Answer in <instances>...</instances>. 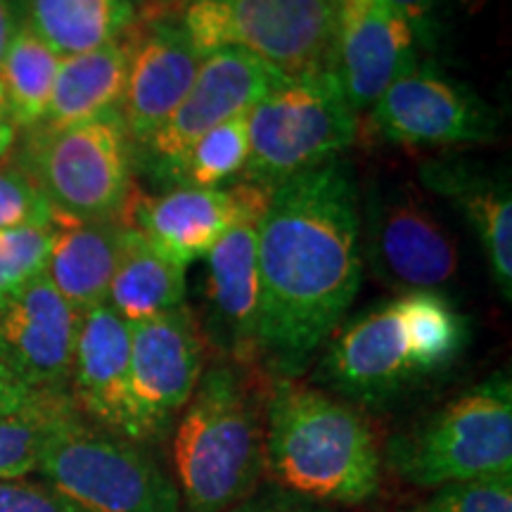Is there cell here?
<instances>
[{"label":"cell","mask_w":512,"mask_h":512,"mask_svg":"<svg viewBox=\"0 0 512 512\" xmlns=\"http://www.w3.org/2000/svg\"><path fill=\"white\" fill-rule=\"evenodd\" d=\"M361 252L375 275L403 292L437 290L458 273V242L413 185L368 192Z\"/></svg>","instance_id":"10"},{"label":"cell","mask_w":512,"mask_h":512,"mask_svg":"<svg viewBox=\"0 0 512 512\" xmlns=\"http://www.w3.org/2000/svg\"><path fill=\"white\" fill-rule=\"evenodd\" d=\"M22 24L72 57L119 41L138 24L136 0H22Z\"/></svg>","instance_id":"23"},{"label":"cell","mask_w":512,"mask_h":512,"mask_svg":"<svg viewBox=\"0 0 512 512\" xmlns=\"http://www.w3.org/2000/svg\"><path fill=\"white\" fill-rule=\"evenodd\" d=\"M202 53L183 27L169 19H138L119 114L133 150L164 124L195 83Z\"/></svg>","instance_id":"18"},{"label":"cell","mask_w":512,"mask_h":512,"mask_svg":"<svg viewBox=\"0 0 512 512\" xmlns=\"http://www.w3.org/2000/svg\"><path fill=\"white\" fill-rule=\"evenodd\" d=\"M256 226L230 228L204 254V320L202 337L219 349L228 363L254 368L259 363L261 280L256 261Z\"/></svg>","instance_id":"17"},{"label":"cell","mask_w":512,"mask_h":512,"mask_svg":"<svg viewBox=\"0 0 512 512\" xmlns=\"http://www.w3.org/2000/svg\"><path fill=\"white\" fill-rule=\"evenodd\" d=\"M79 320L48 275L38 273L0 299V368L31 392L62 399L72 382Z\"/></svg>","instance_id":"14"},{"label":"cell","mask_w":512,"mask_h":512,"mask_svg":"<svg viewBox=\"0 0 512 512\" xmlns=\"http://www.w3.org/2000/svg\"><path fill=\"white\" fill-rule=\"evenodd\" d=\"M266 396L252 368L202 373L174 439V465L190 512H221L264 470Z\"/></svg>","instance_id":"4"},{"label":"cell","mask_w":512,"mask_h":512,"mask_svg":"<svg viewBox=\"0 0 512 512\" xmlns=\"http://www.w3.org/2000/svg\"><path fill=\"white\" fill-rule=\"evenodd\" d=\"M53 238L55 226L0 230V299L46 271Z\"/></svg>","instance_id":"28"},{"label":"cell","mask_w":512,"mask_h":512,"mask_svg":"<svg viewBox=\"0 0 512 512\" xmlns=\"http://www.w3.org/2000/svg\"><path fill=\"white\" fill-rule=\"evenodd\" d=\"M128 53H131V31L102 48L62 57L46 117L38 126H72L119 110L126 86Z\"/></svg>","instance_id":"22"},{"label":"cell","mask_w":512,"mask_h":512,"mask_svg":"<svg viewBox=\"0 0 512 512\" xmlns=\"http://www.w3.org/2000/svg\"><path fill=\"white\" fill-rule=\"evenodd\" d=\"M62 57L19 22L12 43L0 62V91L17 128H36L46 117Z\"/></svg>","instance_id":"26"},{"label":"cell","mask_w":512,"mask_h":512,"mask_svg":"<svg viewBox=\"0 0 512 512\" xmlns=\"http://www.w3.org/2000/svg\"><path fill=\"white\" fill-rule=\"evenodd\" d=\"M285 76L240 48H219L204 55L195 83L176 112L133 150L136 171L152 178L183 155L211 128L252 110Z\"/></svg>","instance_id":"12"},{"label":"cell","mask_w":512,"mask_h":512,"mask_svg":"<svg viewBox=\"0 0 512 512\" xmlns=\"http://www.w3.org/2000/svg\"><path fill=\"white\" fill-rule=\"evenodd\" d=\"M72 382L81 408L114 437L145 444L131 392V323L102 302L79 320Z\"/></svg>","instance_id":"19"},{"label":"cell","mask_w":512,"mask_h":512,"mask_svg":"<svg viewBox=\"0 0 512 512\" xmlns=\"http://www.w3.org/2000/svg\"><path fill=\"white\" fill-rule=\"evenodd\" d=\"M389 465L415 486L510 475L512 472V387L496 373L446 403L413 432L389 444Z\"/></svg>","instance_id":"6"},{"label":"cell","mask_w":512,"mask_h":512,"mask_svg":"<svg viewBox=\"0 0 512 512\" xmlns=\"http://www.w3.org/2000/svg\"><path fill=\"white\" fill-rule=\"evenodd\" d=\"M57 221L36 183L17 166H0V230L53 228Z\"/></svg>","instance_id":"30"},{"label":"cell","mask_w":512,"mask_h":512,"mask_svg":"<svg viewBox=\"0 0 512 512\" xmlns=\"http://www.w3.org/2000/svg\"><path fill=\"white\" fill-rule=\"evenodd\" d=\"M19 22H22V17H19V5L15 0H0V62H3L5 50L17 34Z\"/></svg>","instance_id":"34"},{"label":"cell","mask_w":512,"mask_h":512,"mask_svg":"<svg viewBox=\"0 0 512 512\" xmlns=\"http://www.w3.org/2000/svg\"><path fill=\"white\" fill-rule=\"evenodd\" d=\"M264 467L318 501L363 503L380 486V453L363 415L287 377L268 387Z\"/></svg>","instance_id":"2"},{"label":"cell","mask_w":512,"mask_h":512,"mask_svg":"<svg viewBox=\"0 0 512 512\" xmlns=\"http://www.w3.org/2000/svg\"><path fill=\"white\" fill-rule=\"evenodd\" d=\"M392 8H396L401 12L403 17L411 19V22L415 24V29L420 31L427 27V19L432 17V12L437 10V5L441 3V0H387Z\"/></svg>","instance_id":"33"},{"label":"cell","mask_w":512,"mask_h":512,"mask_svg":"<svg viewBox=\"0 0 512 512\" xmlns=\"http://www.w3.org/2000/svg\"><path fill=\"white\" fill-rule=\"evenodd\" d=\"M67 411H72L69 403H62L41 413L0 418V479H19L36 472L50 427Z\"/></svg>","instance_id":"27"},{"label":"cell","mask_w":512,"mask_h":512,"mask_svg":"<svg viewBox=\"0 0 512 512\" xmlns=\"http://www.w3.org/2000/svg\"><path fill=\"white\" fill-rule=\"evenodd\" d=\"M465 342L463 313L444 294L403 292L337 332L320 377L351 399L382 401L418 377L451 366Z\"/></svg>","instance_id":"3"},{"label":"cell","mask_w":512,"mask_h":512,"mask_svg":"<svg viewBox=\"0 0 512 512\" xmlns=\"http://www.w3.org/2000/svg\"><path fill=\"white\" fill-rule=\"evenodd\" d=\"M105 302L131 325L174 311L185 304V266L157 252L138 230L128 228Z\"/></svg>","instance_id":"24"},{"label":"cell","mask_w":512,"mask_h":512,"mask_svg":"<svg viewBox=\"0 0 512 512\" xmlns=\"http://www.w3.org/2000/svg\"><path fill=\"white\" fill-rule=\"evenodd\" d=\"M15 140H17V126L15 121H12L5 95L0 91V162L10 155L12 147H15Z\"/></svg>","instance_id":"35"},{"label":"cell","mask_w":512,"mask_h":512,"mask_svg":"<svg viewBox=\"0 0 512 512\" xmlns=\"http://www.w3.org/2000/svg\"><path fill=\"white\" fill-rule=\"evenodd\" d=\"M273 188L240 181L223 188H174L157 195L133 188L119 219L157 252L188 268L240 223H259Z\"/></svg>","instance_id":"11"},{"label":"cell","mask_w":512,"mask_h":512,"mask_svg":"<svg viewBox=\"0 0 512 512\" xmlns=\"http://www.w3.org/2000/svg\"><path fill=\"white\" fill-rule=\"evenodd\" d=\"M411 512H512V472L444 484Z\"/></svg>","instance_id":"29"},{"label":"cell","mask_w":512,"mask_h":512,"mask_svg":"<svg viewBox=\"0 0 512 512\" xmlns=\"http://www.w3.org/2000/svg\"><path fill=\"white\" fill-rule=\"evenodd\" d=\"M0 512H81L55 489L19 479H0Z\"/></svg>","instance_id":"31"},{"label":"cell","mask_w":512,"mask_h":512,"mask_svg":"<svg viewBox=\"0 0 512 512\" xmlns=\"http://www.w3.org/2000/svg\"><path fill=\"white\" fill-rule=\"evenodd\" d=\"M67 399H57V396H43L22 387V384L12 380V377L0 368V418H15V415L41 413L48 408L62 406Z\"/></svg>","instance_id":"32"},{"label":"cell","mask_w":512,"mask_h":512,"mask_svg":"<svg viewBox=\"0 0 512 512\" xmlns=\"http://www.w3.org/2000/svg\"><path fill=\"white\" fill-rule=\"evenodd\" d=\"M188 3L190 0H145L143 10L138 12V19H143V22H147V19H166V15H169L171 10L174 8L185 10V5Z\"/></svg>","instance_id":"36"},{"label":"cell","mask_w":512,"mask_h":512,"mask_svg":"<svg viewBox=\"0 0 512 512\" xmlns=\"http://www.w3.org/2000/svg\"><path fill=\"white\" fill-rule=\"evenodd\" d=\"M342 0H190L181 27L202 55L240 48L287 79L335 69Z\"/></svg>","instance_id":"7"},{"label":"cell","mask_w":512,"mask_h":512,"mask_svg":"<svg viewBox=\"0 0 512 512\" xmlns=\"http://www.w3.org/2000/svg\"><path fill=\"white\" fill-rule=\"evenodd\" d=\"M425 185L453 200L475 230L498 290L512 299V197L503 178L472 174L463 166L430 164L422 169Z\"/></svg>","instance_id":"21"},{"label":"cell","mask_w":512,"mask_h":512,"mask_svg":"<svg viewBox=\"0 0 512 512\" xmlns=\"http://www.w3.org/2000/svg\"><path fill=\"white\" fill-rule=\"evenodd\" d=\"M247 114L223 121L195 140L181 157L166 164L150 178L162 190L223 188L242 174L249 157V121Z\"/></svg>","instance_id":"25"},{"label":"cell","mask_w":512,"mask_h":512,"mask_svg":"<svg viewBox=\"0 0 512 512\" xmlns=\"http://www.w3.org/2000/svg\"><path fill=\"white\" fill-rule=\"evenodd\" d=\"M38 472L81 512H178L174 479L133 441L83 427L72 411L53 422Z\"/></svg>","instance_id":"9"},{"label":"cell","mask_w":512,"mask_h":512,"mask_svg":"<svg viewBox=\"0 0 512 512\" xmlns=\"http://www.w3.org/2000/svg\"><path fill=\"white\" fill-rule=\"evenodd\" d=\"M15 166L60 219H119L136 188L133 143L119 110L72 126L29 128Z\"/></svg>","instance_id":"5"},{"label":"cell","mask_w":512,"mask_h":512,"mask_svg":"<svg viewBox=\"0 0 512 512\" xmlns=\"http://www.w3.org/2000/svg\"><path fill=\"white\" fill-rule=\"evenodd\" d=\"M418 38L411 19L387 0L339 3L332 72L351 110L368 112L394 81L418 67Z\"/></svg>","instance_id":"16"},{"label":"cell","mask_w":512,"mask_h":512,"mask_svg":"<svg viewBox=\"0 0 512 512\" xmlns=\"http://www.w3.org/2000/svg\"><path fill=\"white\" fill-rule=\"evenodd\" d=\"M249 157L242 181L278 188L337 159L356 140L358 114L335 72L285 79L247 114Z\"/></svg>","instance_id":"8"},{"label":"cell","mask_w":512,"mask_h":512,"mask_svg":"<svg viewBox=\"0 0 512 512\" xmlns=\"http://www.w3.org/2000/svg\"><path fill=\"white\" fill-rule=\"evenodd\" d=\"M202 370L200 320L185 304L131 325V392L145 441L164 437L195 394Z\"/></svg>","instance_id":"15"},{"label":"cell","mask_w":512,"mask_h":512,"mask_svg":"<svg viewBox=\"0 0 512 512\" xmlns=\"http://www.w3.org/2000/svg\"><path fill=\"white\" fill-rule=\"evenodd\" d=\"M370 110L375 136L403 147L486 143L498 128L494 112L477 93L420 64L394 81Z\"/></svg>","instance_id":"13"},{"label":"cell","mask_w":512,"mask_h":512,"mask_svg":"<svg viewBox=\"0 0 512 512\" xmlns=\"http://www.w3.org/2000/svg\"><path fill=\"white\" fill-rule=\"evenodd\" d=\"M126 235L128 226L121 219L76 221L57 216L43 273L81 316L107 299Z\"/></svg>","instance_id":"20"},{"label":"cell","mask_w":512,"mask_h":512,"mask_svg":"<svg viewBox=\"0 0 512 512\" xmlns=\"http://www.w3.org/2000/svg\"><path fill=\"white\" fill-rule=\"evenodd\" d=\"M259 361L302 373L363 283L361 200L349 164L332 159L280 183L256 226Z\"/></svg>","instance_id":"1"}]
</instances>
